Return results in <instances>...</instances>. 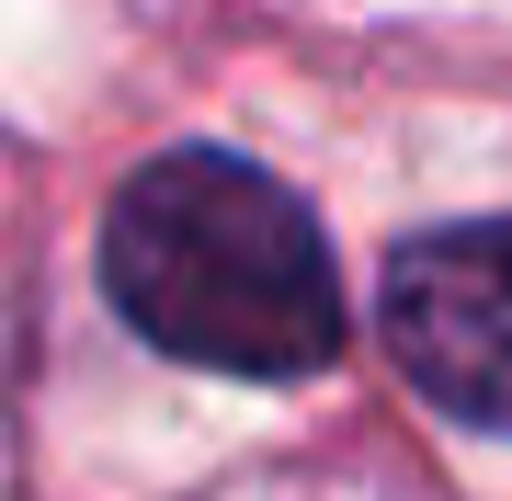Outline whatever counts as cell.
Returning <instances> with one entry per match:
<instances>
[{
	"label": "cell",
	"mask_w": 512,
	"mask_h": 501,
	"mask_svg": "<svg viewBox=\"0 0 512 501\" xmlns=\"http://www.w3.org/2000/svg\"><path fill=\"white\" fill-rule=\"evenodd\" d=\"M376 342L433 410L512 433V217H456L399 240L376 285Z\"/></svg>",
	"instance_id": "7a4b0ae2"
},
{
	"label": "cell",
	"mask_w": 512,
	"mask_h": 501,
	"mask_svg": "<svg viewBox=\"0 0 512 501\" xmlns=\"http://www.w3.org/2000/svg\"><path fill=\"white\" fill-rule=\"evenodd\" d=\"M103 285L160 353L217 376H319L342 353V274L319 217L262 160L160 149L103 217Z\"/></svg>",
	"instance_id": "6da1fadb"
}]
</instances>
